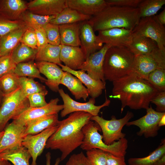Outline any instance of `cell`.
Returning a JSON list of instances; mask_svg holds the SVG:
<instances>
[{"instance_id":"cell-1","label":"cell","mask_w":165,"mask_h":165,"mask_svg":"<svg viewBox=\"0 0 165 165\" xmlns=\"http://www.w3.org/2000/svg\"><path fill=\"white\" fill-rule=\"evenodd\" d=\"M111 97L121 102V113L126 106L131 109H146L159 92L149 82L132 72L112 82Z\"/></svg>"},{"instance_id":"cell-2","label":"cell","mask_w":165,"mask_h":165,"mask_svg":"<svg viewBox=\"0 0 165 165\" xmlns=\"http://www.w3.org/2000/svg\"><path fill=\"white\" fill-rule=\"evenodd\" d=\"M92 116L88 112H76L59 121L57 130L48 139L45 148L59 150L61 152V161L64 160L81 145L84 138L82 129Z\"/></svg>"},{"instance_id":"cell-3","label":"cell","mask_w":165,"mask_h":165,"mask_svg":"<svg viewBox=\"0 0 165 165\" xmlns=\"http://www.w3.org/2000/svg\"><path fill=\"white\" fill-rule=\"evenodd\" d=\"M140 19L138 8L109 6L88 21L94 31L114 28L132 30Z\"/></svg>"},{"instance_id":"cell-4","label":"cell","mask_w":165,"mask_h":165,"mask_svg":"<svg viewBox=\"0 0 165 165\" xmlns=\"http://www.w3.org/2000/svg\"><path fill=\"white\" fill-rule=\"evenodd\" d=\"M134 57L126 47L109 48L105 53L103 64L105 80L112 82L132 72Z\"/></svg>"},{"instance_id":"cell-5","label":"cell","mask_w":165,"mask_h":165,"mask_svg":"<svg viewBox=\"0 0 165 165\" xmlns=\"http://www.w3.org/2000/svg\"><path fill=\"white\" fill-rule=\"evenodd\" d=\"M84 138L80 148L83 150L88 151L94 148L101 150L114 155L125 156L128 147V141L125 138L114 142L110 145L106 144L103 141L99 125L90 120L82 128Z\"/></svg>"},{"instance_id":"cell-6","label":"cell","mask_w":165,"mask_h":165,"mask_svg":"<svg viewBox=\"0 0 165 165\" xmlns=\"http://www.w3.org/2000/svg\"><path fill=\"white\" fill-rule=\"evenodd\" d=\"M30 107L27 96L19 87L4 95L0 108V132L4 130L8 122Z\"/></svg>"},{"instance_id":"cell-7","label":"cell","mask_w":165,"mask_h":165,"mask_svg":"<svg viewBox=\"0 0 165 165\" xmlns=\"http://www.w3.org/2000/svg\"><path fill=\"white\" fill-rule=\"evenodd\" d=\"M134 116L132 112L128 111L123 117L119 119L112 116L110 120H106L97 115L93 116L91 120L99 126L102 132L103 141L106 145H110L125 137L126 134L122 132L123 128Z\"/></svg>"},{"instance_id":"cell-8","label":"cell","mask_w":165,"mask_h":165,"mask_svg":"<svg viewBox=\"0 0 165 165\" xmlns=\"http://www.w3.org/2000/svg\"><path fill=\"white\" fill-rule=\"evenodd\" d=\"M133 35L149 38L156 43L159 49L165 51V28L156 16L141 18L132 31Z\"/></svg>"},{"instance_id":"cell-9","label":"cell","mask_w":165,"mask_h":165,"mask_svg":"<svg viewBox=\"0 0 165 165\" xmlns=\"http://www.w3.org/2000/svg\"><path fill=\"white\" fill-rule=\"evenodd\" d=\"M58 92L63 101V108L60 114L61 117H64L68 114L76 112H85L91 114L93 116H96L98 115L102 108L109 106L111 102L106 96L105 102L100 105H96L95 99L91 97L87 102H79L71 98L68 94L65 93L63 89H60Z\"/></svg>"},{"instance_id":"cell-10","label":"cell","mask_w":165,"mask_h":165,"mask_svg":"<svg viewBox=\"0 0 165 165\" xmlns=\"http://www.w3.org/2000/svg\"><path fill=\"white\" fill-rule=\"evenodd\" d=\"M146 110V114L140 118L133 121L128 122L127 126H135L140 128L137 134L140 136L143 135L146 138H153L158 134L160 127L158 126L160 120L165 114V112H156L150 105Z\"/></svg>"},{"instance_id":"cell-11","label":"cell","mask_w":165,"mask_h":165,"mask_svg":"<svg viewBox=\"0 0 165 165\" xmlns=\"http://www.w3.org/2000/svg\"><path fill=\"white\" fill-rule=\"evenodd\" d=\"M58 124L49 127L35 135H28L23 138L21 145L28 150L32 158L31 165H37V157L45 148L47 141L57 130Z\"/></svg>"},{"instance_id":"cell-12","label":"cell","mask_w":165,"mask_h":165,"mask_svg":"<svg viewBox=\"0 0 165 165\" xmlns=\"http://www.w3.org/2000/svg\"><path fill=\"white\" fill-rule=\"evenodd\" d=\"M112 47L109 44H105L97 51L91 54L84 61L78 70H82L92 79L100 80L105 83L103 71L105 56L108 49Z\"/></svg>"},{"instance_id":"cell-13","label":"cell","mask_w":165,"mask_h":165,"mask_svg":"<svg viewBox=\"0 0 165 165\" xmlns=\"http://www.w3.org/2000/svg\"><path fill=\"white\" fill-rule=\"evenodd\" d=\"M25 128L24 123L15 119L7 125L0 141V153L21 145Z\"/></svg>"},{"instance_id":"cell-14","label":"cell","mask_w":165,"mask_h":165,"mask_svg":"<svg viewBox=\"0 0 165 165\" xmlns=\"http://www.w3.org/2000/svg\"><path fill=\"white\" fill-rule=\"evenodd\" d=\"M132 30L123 28H114L98 31L97 36L98 43L112 46L127 47L131 42Z\"/></svg>"},{"instance_id":"cell-15","label":"cell","mask_w":165,"mask_h":165,"mask_svg":"<svg viewBox=\"0 0 165 165\" xmlns=\"http://www.w3.org/2000/svg\"><path fill=\"white\" fill-rule=\"evenodd\" d=\"M58 98L51 99L47 104L42 107L28 108L12 119L18 120L25 125L28 122L44 116L58 114L63 109V105H58Z\"/></svg>"},{"instance_id":"cell-16","label":"cell","mask_w":165,"mask_h":165,"mask_svg":"<svg viewBox=\"0 0 165 165\" xmlns=\"http://www.w3.org/2000/svg\"><path fill=\"white\" fill-rule=\"evenodd\" d=\"M94 32L88 20L79 23L80 47L85 55L86 60L103 46V44L97 42Z\"/></svg>"},{"instance_id":"cell-17","label":"cell","mask_w":165,"mask_h":165,"mask_svg":"<svg viewBox=\"0 0 165 165\" xmlns=\"http://www.w3.org/2000/svg\"><path fill=\"white\" fill-rule=\"evenodd\" d=\"M67 7L66 0H33L27 3V10L43 16H56Z\"/></svg>"},{"instance_id":"cell-18","label":"cell","mask_w":165,"mask_h":165,"mask_svg":"<svg viewBox=\"0 0 165 165\" xmlns=\"http://www.w3.org/2000/svg\"><path fill=\"white\" fill-rule=\"evenodd\" d=\"M35 63L40 73L46 77L45 82L46 85L53 91L58 92L64 71L58 65L53 63L44 61Z\"/></svg>"},{"instance_id":"cell-19","label":"cell","mask_w":165,"mask_h":165,"mask_svg":"<svg viewBox=\"0 0 165 165\" xmlns=\"http://www.w3.org/2000/svg\"><path fill=\"white\" fill-rule=\"evenodd\" d=\"M58 65L63 71L68 72L79 79L86 86L91 98L95 99L98 97L105 88L106 83L101 80L93 79L83 71L72 70L61 64Z\"/></svg>"},{"instance_id":"cell-20","label":"cell","mask_w":165,"mask_h":165,"mask_svg":"<svg viewBox=\"0 0 165 165\" xmlns=\"http://www.w3.org/2000/svg\"><path fill=\"white\" fill-rule=\"evenodd\" d=\"M67 6L85 15L93 16L108 6L104 0H66Z\"/></svg>"},{"instance_id":"cell-21","label":"cell","mask_w":165,"mask_h":165,"mask_svg":"<svg viewBox=\"0 0 165 165\" xmlns=\"http://www.w3.org/2000/svg\"><path fill=\"white\" fill-rule=\"evenodd\" d=\"M60 59L64 65L73 70H78L86 60L80 47L60 45Z\"/></svg>"},{"instance_id":"cell-22","label":"cell","mask_w":165,"mask_h":165,"mask_svg":"<svg viewBox=\"0 0 165 165\" xmlns=\"http://www.w3.org/2000/svg\"><path fill=\"white\" fill-rule=\"evenodd\" d=\"M27 3L23 0H0V15L10 20H20L28 9Z\"/></svg>"},{"instance_id":"cell-23","label":"cell","mask_w":165,"mask_h":165,"mask_svg":"<svg viewBox=\"0 0 165 165\" xmlns=\"http://www.w3.org/2000/svg\"><path fill=\"white\" fill-rule=\"evenodd\" d=\"M129 165H165V139H162L158 147L149 155L142 158H131Z\"/></svg>"},{"instance_id":"cell-24","label":"cell","mask_w":165,"mask_h":165,"mask_svg":"<svg viewBox=\"0 0 165 165\" xmlns=\"http://www.w3.org/2000/svg\"><path fill=\"white\" fill-rule=\"evenodd\" d=\"M27 25L0 36V57L9 54L20 42Z\"/></svg>"},{"instance_id":"cell-25","label":"cell","mask_w":165,"mask_h":165,"mask_svg":"<svg viewBox=\"0 0 165 165\" xmlns=\"http://www.w3.org/2000/svg\"><path fill=\"white\" fill-rule=\"evenodd\" d=\"M59 121L58 114H55L30 121L26 124L24 137L37 134L47 128L57 126Z\"/></svg>"},{"instance_id":"cell-26","label":"cell","mask_w":165,"mask_h":165,"mask_svg":"<svg viewBox=\"0 0 165 165\" xmlns=\"http://www.w3.org/2000/svg\"><path fill=\"white\" fill-rule=\"evenodd\" d=\"M60 84L66 86L76 100L82 98L86 101L89 96L87 89L81 81L68 72H64Z\"/></svg>"},{"instance_id":"cell-27","label":"cell","mask_w":165,"mask_h":165,"mask_svg":"<svg viewBox=\"0 0 165 165\" xmlns=\"http://www.w3.org/2000/svg\"><path fill=\"white\" fill-rule=\"evenodd\" d=\"M158 68V64L150 55L135 56L132 72L142 79L148 80L150 73Z\"/></svg>"},{"instance_id":"cell-28","label":"cell","mask_w":165,"mask_h":165,"mask_svg":"<svg viewBox=\"0 0 165 165\" xmlns=\"http://www.w3.org/2000/svg\"><path fill=\"white\" fill-rule=\"evenodd\" d=\"M127 47L136 56L150 54L158 46L155 42L149 38L133 35L131 42Z\"/></svg>"},{"instance_id":"cell-29","label":"cell","mask_w":165,"mask_h":165,"mask_svg":"<svg viewBox=\"0 0 165 165\" xmlns=\"http://www.w3.org/2000/svg\"><path fill=\"white\" fill-rule=\"evenodd\" d=\"M79 23L59 25L60 45L76 47L80 46Z\"/></svg>"},{"instance_id":"cell-30","label":"cell","mask_w":165,"mask_h":165,"mask_svg":"<svg viewBox=\"0 0 165 165\" xmlns=\"http://www.w3.org/2000/svg\"><path fill=\"white\" fill-rule=\"evenodd\" d=\"M92 16L83 14L77 10L67 7L51 20L50 23L60 25L79 23L88 20Z\"/></svg>"},{"instance_id":"cell-31","label":"cell","mask_w":165,"mask_h":165,"mask_svg":"<svg viewBox=\"0 0 165 165\" xmlns=\"http://www.w3.org/2000/svg\"><path fill=\"white\" fill-rule=\"evenodd\" d=\"M31 157L28 150L22 145L0 153V158L11 162L14 165H30Z\"/></svg>"},{"instance_id":"cell-32","label":"cell","mask_w":165,"mask_h":165,"mask_svg":"<svg viewBox=\"0 0 165 165\" xmlns=\"http://www.w3.org/2000/svg\"><path fill=\"white\" fill-rule=\"evenodd\" d=\"M60 46H54L48 43L38 50L35 60L37 62H47L58 65L61 64L60 59Z\"/></svg>"},{"instance_id":"cell-33","label":"cell","mask_w":165,"mask_h":165,"mask_svg":"<svg viewBox=\"0 0 165 165\" xmlns=\"http://www.w3.org/2000/svg\"><path fill=\"white\" fill-rule=\"evenodd\" d=\"M14 73L19 77H28L38 79L42 82H45L46 79L40 75V73L35 65L34 60L19 63L14 70Z\"/></svg>"},{"instance_id":"cell-34","label":"cell","mask_w":165,"mask_h":165,"mask_svg":"<svg viewBox=\"0 0 165 165\" xmlns=\"http://www.w3.org/2000/svg\"><path fill=\"white\" fill-rule=\"evenodd\" d=\"M56 16H43L33 13L28 10L25 11L21 15L20 19L28 27L34 29L43 28L50 23Z\"/></svg>"},{"instance_id":"cell-35","label":"cell","mask_w":165,"mask_h":165,"mask_svg":"<svg viewBox=\"0 0 165 165\" xmlns=\"http://www.w3.org/2000/svg\"><path fill=\"white\" fill-rule=\"evenodd\" d=\"M38 50L32 49L20 42L10 53L12 59L16 64L35 60Z\"/></svg>"},{"instance_id":"cell-36","label":"cell","mask_w":165,"mask_h":165,"mask_svg":"<svg viewBox=\"0 0 165 165\" xmlns=\"http://www.w3.org/2000/svg\"><path fill=\"white\" fill-rule=\"evenodd\" d=\"M165 4V0H142L138 8L140 19L155 15Z\"/></svg>"},{"instance_id":"cell-37","label":"cell","mask_w":165,"mask_h":165,"mask_svg":"<svg viewBox=\"0 0 165 165\" xmlns=\"http://www.w3.org/2000/svg\"><path fill=\"white\" fill-rule=\"evenodd\" d=\"M19 77L10 71L0 77V90L4 95L8 94L20 87Z\"/></svg>"},{"instance_id":"cell-38","label":"cell","mask_w":165,"mask_h":165,"mask_svg":"<svg viewBox=\"0 0 165 165\" xmlns=\"http://www.w3.org/2000/svg\"><path fill=\"white\" fill-rule=\"evenodd\" d=\"M19 82L20 87L26 96L35 93L48 91L44 86L32 78L20 77Z\"/></svg>"},{"instance_id":"cell-39","label":"cell","mask_w":165,"mask_h":165,"mask_svg":"<svg viewBox=\"0 0 165 165\" xmlns=\"http://www.w3.org/2000/svg\"><path fill=\"white\" fill-rule=\"evenodd\" d=\"M148 81L159 92L165 91V69L158 68L149 74Z\"/></svg>"},{"instance_id":"cell-40","label":"cell","mask_w":165,"mask_h":165,"mask_svg":"<svg viewBox=\"0 0 165 165\" xmlns=\"http://www.w3.org/2000/svg\"><path fill=\"white\" fill-rule=\"evenodd\" d=\"M43 28L45 32L48 43L54 46H59L61 38L59 25L49 23Z\"/></svg>"},{"instance_id":"cell-41","label":"cell","mask_w":165,"mask_h":165,"mask_svg":"<svg viewBox=\"0 0 165 165\" xmlns=\"http://www.w3.org/2000/svg\"><path fill=\"white\" fill-rule=\"evenodd\" d=\"M26 25L21 20H10L0 15V36Z\"/></svg>"},{"instance_id":"cell-42","label":"cell","mask_w":165,"mask_h":165,"mask_svg":"<svg viewBox=\"0 0 165 165\" xmlns=\"http://www.w3.org/2000/svg\"><path fill=\"white\" fill-rule=\"evenodd\" d=\"M106 152L94 148L86 151V156L91 165H107Z\"/></svg>"},{"instance_id":"cell-43","label":"cell","mask_w":165,"mask_h":165,"mask_svg":"<svg viewBox=\"0 0 165 165\" xmlns=\"http://www.w3.org/2000/svg\"><path fill=\"white\" fill-rule=\"evenodd\" d=\"M48 91L39 92L29 95L27 96L30 105V107L38 108L44 107L48 103L45 100V96Z\"/></svg>"},{"instance_id":"cell-44","label":"cell","mask_w":165,"mask_h":165,"mask_svg":"<svg viewBox=\"0 0 165 165\" xmlns=\"http://www.w3.org/2000/svg\"><path fill=\"white\" fill-rule=\"evenodd\" d=\"M20 42L32 49L38 50L37 41L34 29L28 27L22 36Z\"/></svg>"},{"instance_id":"cell-45","label":"cell","mask_w":165,"mask_h":165,"mask_svg":"<svg viewBox=\"0 0 165 165\" xmlns=\"http://www.w3.org/2000/svg\"><path fill=\"white\" fill-rule=\"evenodd\" d=\"M16 65L12 59L10 54L0 57V77L14 70Z\"/></svg>"},{"instance_id":"cell-46","label":"cell","mask_w":165,"mask_h":165,"mask_svg":"<svg viewBox=\"0 0 165 165\" xmlns=\"http://www.w3.org/2000/svg\"><path fill=\"white\" fill-rule=\"evenodd\" d=\"M65 165H91L82 152L72 155Z\"/></svg>"},{"instance_id":"cell-47","label":"cell","mask_w":165,"mask_h":165,"mask_svg":"<svg viewBox=\"0 0 165 165\" xmlns=\"http://www.w3.org/2000/svg\"><path fill=\"white\" fill-rule=\"evenodd\" d=\"M109 6L138 8L142 0H105Z\"/></svg>"},{"instance_id":"cell-48","label":"cell","mask_w":165,"mask_h":165,"mask_svg":"<svg viewBox=\"0 0 165 165\" xmlns=\"http://www.w3.org/2000/svg\"><path fill=\"white\" fill-rule=\"evenodd\" d=\"M151 103L156 105V112H165V91L159 92L152 100Z\"/></svg>"},{"instance_id":"cell-49","label":"cell","mask_w":165,"mask_h":165,"mask_svg":"<svg viewBox=\"0 0 165 165\" xmlns=\"http://www.w3.org/2000/svg\"><path fill=\"white\" fill-rule=\"evenodd\" d=\"M106 155L107 165H127L124 156H117L107 152Z\"/></svg>"},{"instance_id":"cell-50","label":"cell","mask_w":165,"mask_h":165,"mask_svg":"<svg viewBox=\"0 0 165 165\" xmlns=\"http://www.w3.org/2000/svg\"><path fill=\"white\" fill-rule=\"evenodd\" d=\"M34 30L37 41L38 50L48 43L45 32L43 28H37Z\"/></svg>"},{"instance_id":"cell-51","label":"cell","mask_w":165,"mask_h":165,"mask_svg":"<svg viewBox=\"0 0 165 165\" xmlns=\"http://www.w3.org/2000/svg\"><path fill=\"white\" fill-rule=\"evenodd\" d=\"M46 165H51V154L50 152H48L46 155ZM61 161L60 158H57L54 165H59Z\"/></svg>"},{"instance_id":"cell-52","label":"cell","mask_w":165,"mask_h":165,"mask_svg":"<svg viewBox=\"0 0 165 165\" xmlns=\"http://www.w3.org/2000/svg\"><path fill=\"white\" fill-rule=\"evenodd\" d=\"M156 16L159 22L164 26L165 24V9H164L158 15Z\"/></svg>"},{"instance_id":"cell-53","label":"cell","mask_w":165,"mask_h":165,"mask_svg":"<svg viewBox=\"0 0 165 165\" xmlns=\"http://www.w3.org/2000/svg\"><path fill=\"white\" fill-rule=\"evenodd\" d=\"M165 125V114L164 115L160 120L159 124L158 126L160 127L164 126Z\"/></svg>"},{"instance_id":"cell-54","label":"cell","mask_w":165,"mask_h":165,"mask_svg":"<svg viewBox=\"0 0 165 165\" xmlns=\"http://www.w3.org/2000/svg\"><path fill=\"white\" fill-rule=\"evenodd\" d=\"M0 165H12L8 160L0 158Z\"/></svg>"},{"instance_id":"cell-55","label":"cell","mask_w":165,"mask_h":165,"mask_svg":"<svg viewBox=\"0 0 165 165\" xmlns=\"http://www.w3.org/2000/svg\"><path fill=\"white\" fill-rule=\"evenodd\" d=\"M3 97L4 94L0 90V108L2 104Z\"/></svg>"},{"instance_id":"cell-56","label":"cell","mask_w":165,"mask_h":165,"mask_svg":"<svg viewBox=\"0 0 165 165\" xmlns=\"http://www.w3.org/2000/svg\"><path fill=\"white\" fill-rule=\"evenodd\" d=\"M4 130L0 132V141L2 138L3 134H4Z\"/></svg>"}]
</instances>
